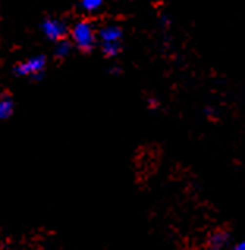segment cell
Segmentation results:
<instances>
[{"label":"cell","mask_w":245,"mask_h":250,"mask_svg":"<svg viewBox=\"0 0 245 250\" xmlns=\"http://www.w3.org/2000/svg\"><path fill=\"white\" fill-rule=\"evenodd\" d=\"M74 46L82 52H90L96 46V28L90 21H77L71 28Z\"/></svg>","instance_id":"obj_1"},{"label":"cell","mask_w":245,"mask_h":250,"mask_svg":"<svg viewBox=\"0 0 245 250\" xmlns=\"http://www.w3.org/2000/svg\"><path fill=\"white\" fill-rule=\"evenodd\" d=\"M98 38L101 41V49L105 57H117L121 51V40H122V28L120 25L109 24L104 25L98 32Z\"/></svg>","instance_id":"obj_2"},{"label":"cell","mask_w":245,"mask_h":250,"mask_svg":"<svg viewBox=\"0 0 245 250\" xmlns=\"http://www.w3.org/2000/svg\"><path fill=\"white\" fill-rule=\"evenodd\" d=\"M46 57L44 55H35L30 57L28 60L18 63L14 66V74L19 77H30L33 81H40L42 74H44V68H46Z\"/></svg>","instance_id":"obj_3"},{"label":"cell","mask_w":245,"mask_h":250,"mask_svg":"<svg viewBox=\"0 0 245 250\" xmlns=\"http://www.w3.org/2000/svg\"><path fill=\"white\" fill-rule=\"evenodd\" d=\"M41 32L44 33V37L49 41H60L66 38V35L69 32V28L66 25V22L61 19H57V18H46L42 21L41 24Z\"/></svg>","instance_id":"obj_4"},{"label":"cell","mask_w":245,"mask_h":250,"mask_svg":"<svg viewBox=\"0 0 245 250\" xmlns=\"http://www.w3.org/2000/svg\"><path fill=\"white\" fill-rule=\"evenodd\" d=\"M229 242H231V233L225 228L212 231L207 238V249L209 250H226Z\"/></svg>","instance_id":"obj_5"},{"label":"cell","mask_w":245,"mask_h":250,"mask_svg":"<svg viewBox=\"0 0 245 250\" xmlns=\"http://www.w3.org/2000/svg\"><path fill=\"white\" fill-rule=\"evenodd\" d=\"M14 112V101L10 95H3L0 98V121L6 120L13 115Z\"/></svg>","instance_id":"obj_6"},{"label":"cell","mask_w":245,"mask_h":250,"mask_svg":"<svg viewBox=\"0 0 245 250\" xmlns=\"http://www.w3.org/2000/svg\"><path fill=\"white\" fill-rule=\"evenodd\" d=\"M73 51V46L71 42H68L66 40H60L55 42V49H54V55L57 59H66V57Z\"/></svg>","instance_id":"obj_7"},{"label":"cell","mask_w":245,"mask_h":250,"mask_svg":"<svg viewBox=\"0 0 245 250\" xmlns=\"http://www.w3.org/2000/svg\"><path fill=\"white\" fill-rule=\"evenodd\" d=\"M105 0H81V6L85 13H96L104 6Z\"/></svg>","instance_id":"obj_8"},{"label":"cell","mask_w":245,"mask_h":250,"mask_svg":"<svg viewBox=\"0 0 245 250\" xmlns=\"http://www.w3.org/2000/svg\"><path fill=\"white\" fill-rule=\"evenodd\" d=\"M233 250H245V242H244V241L237 242V244L233 247Z\"/></svg>","instance_id":"obj_9"}]
</instances>
